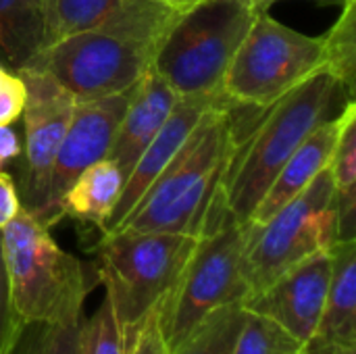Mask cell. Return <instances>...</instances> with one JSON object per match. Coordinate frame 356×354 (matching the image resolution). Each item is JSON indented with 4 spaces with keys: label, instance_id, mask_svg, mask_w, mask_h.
<instances>
[{
    "label": "cell",
    "instance_id": "1",
    "mask_svg": "<svg viewBox=\"0 0 356 354\" xmlns=\"http://www.w3.org/2000/svg\"><path fill=\"white\" fill-rule=\"evenodd\" d=\"M175 15L161 0H125L104 23L35 52L25 67L52 75L77 100L119 94L152 67Z\"/></svg>",
    "mask_w": 356,
    "mask_h": 354
},
{
    "label": "cell",
    "instance_id": "2",
    "mask_svg": "<svg viewBox=\"0 0 356 354\" xmlns=\"http://www.w3.org/2000/svg\"><path fill=\"white\" fill-rule=\"evenodd\" d=\"M236 138L234 111L217 98L136 209L113 232H167L200 238Z\"/></svg>",
    "mask_w": 356,
    "mask_h": 354
},
{
    "label": "cell",
    "instance_id": "3",
    "mask_svg": "<svg viewBox=\"0 0 356 354\" xmlns=\"http://www.w3.org/2000/svg\"><path fill=\"white\" fill-rule=\"evenodd\" d=\"M342 83L321 69L267 108L259 125L236 138L219 194L238 223H248L271 182L311 131L330 119Z\"/></svg>",
    "mask_w": 356,
    "mask_h": 354
},
{
    "label": "cell",
    "instance_id": "4",
    "mask_svg": "<svg viewBox=\"0 0 356 354\" xmlns=\"http://www.w3.org/2000/svg\"><path fill=\"white\" fill-rule=\"evenodd\" d=\"M198 236L167 232L102 234L98 277L111 300L125 351L134 344L144 321L173 290L190 261Z\"/></svg>",
    "mask_w": 356,
    "mask_h": 354
},
{
    "label": "cell",
    "instance_id": "5",
    "mask_svg": "<svg viewBox=\"0 0 356 354\" xmlns=\"http://www.w3.org/2000/svg\"><path fill=\"white\" fill-rule=\"evenodd\" d=\"M259 13L257 0H198L177 10L152 69L177 96H219L232 58Z\"/></svg>",
    "mask_w": 356,
    "mask_h": 354
},
{
    "label": "cell",
    "instance_id": "6",
    "mask_svg": "<svg viewBox=\"0 0 356 354\" xmlns=\"http://www.w3.org/2000/svg\"><path fill=\"white\" fill-rule=\"evenodd\" d=\"M2 250L19 321L56 325L83 313L88 282L81 263L25 209L2 227Z\"/></svg>",
    "mask_w": 356,
    "mask_h": 354
},
{
    "label": "cell",
    "instance_id": "7",
    "mask_svg": "<svg viewBox=\"0 0 356 354\" xmlns=\"http://www.w3.org/2000/svg\"><path fill=\"white\" fill-rule=\"evenodd\" d=\"M321 69L323 38L300 33L261 10L223 77L221 100L229 108L267 111Z\"/></svg>",
    "mask_w": 356,
    "mask_h": 354
},
{
    "label": "cell",
    "instance_id": "8",
    "mask_svg": "<svg viewBox=\"0 0 356 354\" xmlns=\"http://www.w3.org/2000/svg\"><path fill=\"white\" fill-rule=\"evenodd\" d=\"M246 238L248 225L232 217L198 238L179 280L156 309L159 328L169 351L209 313L248 298V284L242 273Z\"/></svg>",
    "mask_w": 356,
    "mask_h": 354
},
{
    "label": "cell",
    "instance_id": "9",
    "mask_svg": "<svg viewBox=\"0 0 356 354\" xmlns=\"http://www.w3.org/2000/svg\"><path fill=\"white\" fill-rule=\"evenodd\" d=\"M334 179L323 169L307 190L263 225H248L242 273L248 296L261 292L290 267L336 244Z\"/></svg>",
    "mask_w": 356,
    "mask_h": 354
},
{
    "label": "cell",
    "instance_id": "10",
    "mask_svg": "<svg viewBox=\"0 0 356 354\" xmlns=\"http://www.w3.org/2000/svg\"><path fill=\"white\" fill-rule=\"evenodd\" d=\"M17 73L27 88V100L21 113L25 129V148L19 182V200L21 209L35 217L46 202L50 167L54 163L65 129L71 121L77 98L44 71L23 67Z\"/></svg>",
    "mask_w": 356,
    "mask_h": 354
},
{
    "label": "cell",
    "instance_id": "11",
    "mask_svg": "<svg viewBox=\"0 0 356 354\" xmlns=\"http://www.w3.org/2000/svg\"><path fill=\"white\" fill-rule=\"evenodd\" d=\"M136 86H131L119 94L90 98V100H77L71 121H69L65 136L60 140V146L56 150L54 163L50 167L46 202H44L42 211L33 217L44 227L50 230L54 223L60 221L58 202H60L63 194L69 190V186L75 182V177L90 165L108 156L115 136H117V129H119L123 115L134 98Z\"/></svg>",
    "mask_w": 356,
    "mask_h": 354
},
{
    "label": "cell",
    "instance_id": "12",
    "mask_svg": "<svg viewBox=\"0 0 356 354\" xmlns=\"http://www.w3.org/2000/svg\"><path fill=\"white\" fill-rule=\"evenodd\" d=\"M332 271L330 250H319L290 267L261 292L248 296L242 307L263 315L307 344L319 328Z\"/></svg>",
    "mask_w": 356,
    "mask_h": 354
},
{
    "label": "cell",
    "instance_id": "13",
    "mask_svg": "<svg viewBox=\"0 0 356 354\" xmlns=\"http://www.w3.org/2000/svg\"><path fill=\"white\" fill-rule=\"evenodd\" d=\"M217 98H221V94L219 96H179L177 98L167 121L163 123L159 134L152 138V142L146 146V150L142 152V156L129 171V175L121 188L119 200H117L111 217L106 219V223L100 230L102 234L113 232L115 227H119L125 221V217L136 209V204L142 200V196L152 186V182L161 175V171L177 154V150L181 148L186 138L192 134V129L196 127V123L200 121L204 111Z\"/></svg>",
    "mask_w": 356,
    "mask_h": 354
},
{
    "label": "cell",
    "instance_id": "14",
    "mask_svg": "<svg viewBox=\"0 0 356 354\" xmlns=\"http://www.w3.org/2000/svg\"><path fill=\"white\" fill-rule=\"evenodd\" d=\"M355 106V100L348 98V102L340 111V115L325 119L321 125H317L311 131V136L298 146V150L280 169V173L271 182L269 190L265 192L263 200L259 202V207L254 209V213L246 225H263L265 221H269L282 207H286L302 190H307L311 186V182L323 169L330 167V161L334 156L342 127Z\"/></svg>",
    "mask_w": 356,
    "mask_h": 354
},
{
    "label": "cell",
    "instance_id": "15",
    "mask_svg": "<svg viewBox=\"0 0 356 354\" xmlns=\"http://www.w3.org/2000/svg\"><path fill=\"white\" fill-rule=\"evenodd\" d=\"M177 98L179 96L152 67L138 81L134 98L123 115L113 148L108 152V159L117 163L123 179H127L129 171L134 169L146 146L159 134Z\"/></svg>",
    "mask_w": 356,
    "mask_h": 354
},
{
    "label": "cell",
    "instance_id": "16",
    "mask_svg": "<svg viewBox=\"0 0 356 354\" xmlns=\"http://www.w3.org/2000/svg\"><path fill=\"white\" fill-rule=\"evenodd\" d=\"M330 257L325 307L313 338L356 346V240L336 242Z\"/></svg>",
    "mask_w": 356,
    "mask_h": 354
},
{
    "label": "cell",
    "instance_id": "17",
    "mask_svg": "<svg viewBox=\"0 0 356 354\" xmlns=\"http://www.w3.org/2000/svg\"><path fill=\"white\" fill-rule=\"evenodd\" d=\"M123 175L113 159H102L83 169L58 202V215L73 217L81 223H92L98 230L111 217L121 188Z\"/></svg>",
    "mask_w": 356,
    "mask_h": 354
},
{
    "label": "cell",
    "instance_id": "18",
    "mask_svg": "<svg viewBox=\"0 0 356 354\" xmlns=\"http://www.w3.org/2000/svg\"><path fill=\"white\" fill-rule=\"evenodd\" d=\"M44 0H0V65L17 73L40 50Z\"/></svg>",
    "mask_w": 356,
    "mask_h": 354
},
{
    "label": "cell",
    "instance_id": "19",
    "mask_svg": "<svg viewBox=\"0 0 356 354\" xmlns=\"http://www.w3.org/2000/svg\"><path fill=\"white\" fill-rule=\"evenodd\" d=\"M123 2L125 0H44L40 50L75 33L94 29L96 25L104 23Z\"/></svg>",
    "mask_w": 356,
    "mask_h": 354
},
{
    "label": "cell",
    "instance_id": "20",
    "mask_svg": "<svg viewBox=\"0 0 356 354\" xmlns=\"http://www.w3.org/2000/svg\"><path fill=\"white\" fill-rule=\"evenodd\" d=\"M244 319L246 309L242 303L225 305L196 323L169 354H234Z\"/></svg>",
    "mask_w": 356,
    "mask_h": 354
},
{
    "label": "cell",
    "instance_id": "21",
    "mask_svg": "<svg viewBox=\"0 0 356 354\" xmlns=\"http://www.w3.org/2000/svg\"><path fill=\"white\" fill-rule=\"evenodd\" d=\"M321 38L325 50V69L353 98L356 86V0H344L340 17Z\"/></svg>",
    "mask_w": 356,
    "mask_h": 354
},
{
    "label": "cell",
    "instance_id": "22",
    "mask_svg": "<svg viewBox=\"0 0 356 354\" xmlns=\"http://www.w3.org/2000/svg\"><path fill=\"white\" fill-rule=\"evenodd\" d=\"M302 348L305 344L275 321L246 311L234 354H302Z\"/></svg>",
    "mask_w": 356,
    "mask_h": 354
},
{
    "label": "cell",
    "instance_id": "23",
    "mask_svg": "<svg viewBox=\"0 0 356 354\" xmlns=\"http://www.w3.org/2000/svg\"><path fill=\"white\" fill-rule=\"evenodd\" d=\"M79 354H127L121 330L117 325L108 296L104 294L100 307L79 328Z\"/></svg>",
    "mask_w": 356,
    "mask_h": 354
},
{
    "label": "cell",
    "instance_id": "24",
    "mask_svg": "<svg viewBox=\"0 0 356 354\" xmlns=\"http://www.w3.org/2000/svg\"><path fill=\"white\" fill-rule=\"evenodd\" d=\"M330 173L336 192H356V106L350 111L338 138L330 161Z\"/></svg>",
    "mask_w": 356,
    "mask_h": 354
},
{
    "label": "cell",
    "instance_id": "25",
    "mask_svg": "<svg viewBox=\"0 0 356 354\" xmlns=\"http://www.w3.org/2000/svg\"><path fill=\"white\" fill-rule=\"evenodd\" d=\"M21 330H23V323L19 321L15 307H13L10 282H8V271H6V261H4V250H2V230H0V354L10 353Z\"/></svg>",
    "mask_w": 356,
    "mask_h": 354
},
{
    "label": "cell",
    "instance_id": "26",
    "mask_svg": "<svg viewBox=\"0 0 356 354\" xmlns=\"http://www.w3.org/2000/svg\"><path fill=\"white\" fill-rule=\"evenodd\" d=\"M83 313L48 328L44 354H79V328Z\"/></svg>",
    "mask_w": 356,
    "mask_h": 354
},
{
    "label": "cell",
    "instance_id": "27",
    "mask_svg": "<svg viewBox=\"0 0 356 354\" xmlns=\"http://www.w3.org/2000/svg\"><path fill=\"white\" fill-rule=\"evenodd\" d=\"M27 100V88L19 73H13L0 86V125H10L23 113Z\"/></svg>",
    "mask_w": 356,
    "mask_h": 354
},
{
    "label": "cell",
    "instance_id": "28",
    "mask_svg": "<svg viewBox=\"0 0 356 354\" xmlns=\"http://www.w3.org/2000/svg\"><path fill=\"white\" fill-rule=\"evenodd\" d=\"M127 354H169V348H167L165 338L159 328L156 311L144 321L134 344L127 348Z\"/></svg>",
    "mask_w": 356,
    "mask_h": 354
},
{
    "label": "cell",
    "instance_id": "29",
    "mask_svg": "<svg viewBox=\"0 0 356 354\" xmlns=\"http://www.w3.org/2000/svg\"><path fill=\"white\" fill-rule=\"evenodd\" d=\"M48 325L42 323H25L15 346L8 354H44Z\"/></svg>",
    "mask_w": 356,
    "mask_h": 354
},
{
    "label": "cell",
    "instance_id": "30",
    "mask_svg": "<svg viewBox=\"0 0 356 354\" xmlns=\"http://www.w3.org/2000/svg\"><path fill=\"white\" fill-rule=\"evenodd\" d=\"M19 209H21V200H19L15 179L8 173L0 171V230L13 221Z\"/></svg>",
    "mask_w": 356,
    "mask_h": 354
},
{
    "label": "cell",
    "instance_id": "31",
    "mask_svg": "<svg viewBox=\"0 0 356 354\" xmlns=\"http://www.w3.org/2000/svg\"><path fill=\"white\" fill-rule=\"evenodd\" d=\"M21 154V142L10 125H0V171L4 165Z\"/></svg>",
    "mask_w": 356,
    "mask_h": 354
},
{
    "label": "cell",
    "instance_id": "32",
    "mask_svg": "<svg viewBox=\"0 0 356 354\" xmlns=\"http://www.w3.org/2000/svg\"><path fill=\"white\" fill-rule=\"evenodd\" d=\"M302 354H356V346L330 342V340H321V338H311L305 344Z\"/></svg>",
    "mask_w": 356,
    "mask_h": 354
},
{
    "label": "cell",
    "instance_id": "33",
    "mask_svg": "<svg viewBox=\"0 0 356 354\" xmlns=\"http://www.w3.org/2000/svg\"><path fill=\"white\" fill-rule=\"evenodd\" d=\"M161 2H165V4H169V6L181 10V8H186V6H190V4H194V2H198V0H161Z\"/></svg>",
    "mask_w": 356,
    "mask_h": 354
},
{
    "label": "cell",
    "instance_id": "34",
    "mask_svg": "<svg viewBox=\"0 0 356 354\" xmlns=\"http://www.w3.org/2000/svg\"><path fill=\"white\" fill-rule=\"evenodd\" d=\"M275 2H280V0H257V4H259L261 10H269V6L275 4ZM342 2H344V0H342Z\"/></svg>",
    "mask_w": 356,
    "mask_h": 354
},
{
    "label": "cell",
    "instance_id": "35",
    "mask_svg": "<svg viewBox=\"0 0 356 354\" xmlns=\"http://www.w3.org/2000/svg\"><path fill=\"white\" fill-rule=\"evenodd\" d=\"M10 75H13V71H8L6 67H2V65H0V86H2Z\"/></svg>",
    "mask_w": 356,
    "mask_h": 354
}]
</instances>
